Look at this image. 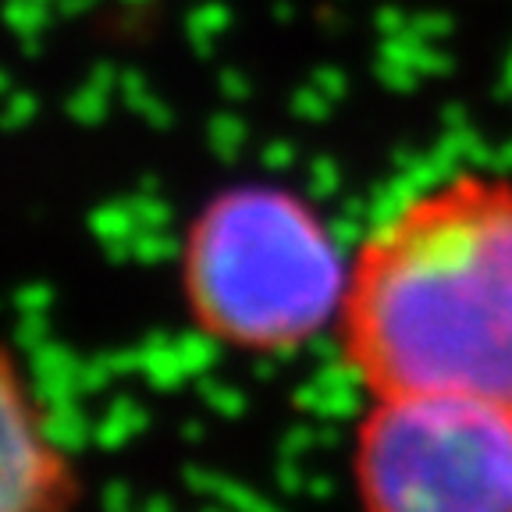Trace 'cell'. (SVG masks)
<instances>
[{
	"mask_svg": "<svg viewBox=\"0 0 512 512\" xmlns=\"http://www.w3.org/2000/svg\"><path fill=\"white\" fill-rule=\"evenodd\" d=\"M342 360L363 392L512 406V182L456 171L395 203L349 256Z\"/></svg>",
	"mask_w": 512,
	"mask_h": 512,
	"instance_id": "cell-1",
	"label": "cell"
},
{
	"mask_svg": "<svg viewBox=\"0 0 512 512\" xmlns=\"http://www.w3.org/2000/svg\"><path fill=\"white\" fill-rule=\"evenodd\" d=\"M182 299L214 345L288 356L338 324L349 256L313 203L285 185L221 189L182 239Z\"/></svg>",
	"mask_w": 512,
	"mask_h": 512,
	"instance_id": "cell-2",
	"label": "cell"
},
{
	"mask_svg": "<svg viewBox=\"0 0 512 512\" xmlns=\"http://www.w3.org/2000/svg\"><path fill=\"white\" fill-rule=\"evenodd\" d=\"M363 512H512V406L477 395H374L352 438Z\"/></svg>",
	"mask_w": 512,
	"mask_h": 512,
	"instance_id": "cell-3",
	"label": "cell"
}]
</instances>
